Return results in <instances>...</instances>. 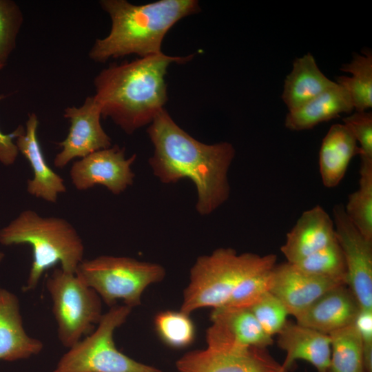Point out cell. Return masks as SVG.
Listing matches in <instances>:
<instances>
[{"mask_svg":"<svg viewBox=\"0 0 372 372\" xmlns=\"http://www.w3.org/2000/svg\"><path fill=\"white\" fill-rule=\"evenodd\" d=\"M147 133L154 146L149 165L161 182L191 180L197 193L196 209L202 216L227 201L230 194L228 171L236 154L230 143L209 145L196 140L165 109L149 125Z\"/></svg>","mask_w":372,"mask_h":372,"instance_id":"obj_1","label":"cell"},{"mask_svg":"<svg viewBox=\"0 0 372 372\" xmlns=\"http://www.w3.org/2000/svg\"><path fill=\"white\" fill-rule=\"evenodd\" d=\"M193 57L161 52L103 69L94 79V97L101 107L102 117L110 118L127 134L149 125L168 100V67L185 63Z\"/></svg>","mask_w":372,"mask_h":372,"instance_id":"obj_2","label":"cell"},{"mask_svg":"<svg viewBox=\"0 0 372 372\" xmlns=\"http://www.w3.org/2000/svg\"><path fill=\"white\" fill-rule=\"evenodd\" d=\"M111 20L109 34L97 39L88 55L105 63L135 54L138 58L160 54L164 38L180 20L200 11L196 0H159L134 5L126 0H101Z\"/></svg>","mask_w":372,"mask_h":372,"instance_id":"obj_3","label":"cell"},{"mask_svg":"<svg viewBox=\"0 0 372 372\" xmlns=\"http://www.w3.org/2000/svg\"><path fill=\"white\" fill-rule=\"evenodd\" d=\"M0 242L3 245L28 244L32 249L24 291L34 289L45 271L56 264L67 272L75 273L83 260V240L67 220L41 216L32 209L23 211L0 230Z\"/></svg>","mask_w":372,"mask_h":372,"instance_id":"obj_4","label":"cell"},{"mask_svg":"<svg viewBox=\"0 0 372 372\" xmlns=\"http://www.w3.org/2000/svg\"><path fill=\"white\" fill-rule=\"evenodd\" d=\"M276 260L275 254H239L230 247L199 256L190 269L180 310L190 315L202 308L222 307L243 280L273 269Z\"/></svg>","mask_w":372,"mask_h":372,"instance_id":"obj_5","label":"cell"},{"mask_svg":"<svg viewBox=\"0 0 372 372\" xmlns=\"http://www.w3.org/2000/svg\"><path fill=\"white\" fill-rule=\"evenodd\" d=\"M75 273L92 288L107 305L118 300L132 309L141 304L144 291L163 280L165 269L159 264L125 256H101L83 260Z\"/></svg>","mask_w":372,"mask_h":372,"instance_id":"obj_6","label":"cell"},{"mask_svg":"<svg viewBox=\"0 0 372 372\" xmlns=\"http://www.w3.org/2000/svg\"><path fill=\"white\" fill-rule=\"evenodd\" d=\"M131 310L124 304L111 307L96 328L63 354L52 372H162L116 348L114 333L125 322Z\"/></svg>","mask_w":372,"mask_h":372,"instance_id":"obj_7","label":"cell"},{"mask_svg":"<svg viewBox=\"0 0 372 372\" xmlns=\"http://www.w3.org/2000/svg\"><path fill=\"white\" fill-rule=\"evenodd\" d=\"M45 287L52 302L58 338L70 349L95 329L103 314L102 300L75 273L61 267L53 270Z\"/></svg>","mask_w":372,"mask_h":372,"instance_id":"obj_8","label":"cell"},{"mask_svg":"<svg viewBox=\"0 0 372 372\" xmlns=\"http://www.w3.org/2000/svg\"><path fill=\"white\" fill-rule=\"evenodd\" d=\"M333 220L346 264L347 285L360 309H372V240L352 223L343 204L333 208Z\"/></svg>","mask_w":372,"mask_h":372,"instance_id":"obj_9","label":"cell"},{"mask_svg":"<svg viewBox=\"0 0 372 372\" xmlns=\"http://www.w3.org/2000/svg\"><path fill=\"white\" fill-rule=\"evenodd\" d=\"M178 372H282L286 369L260 348L209 347L186 353L176 362Z\"/></svg>","mask_w":372,"mask_h":372,"instance_id":"obj_10","label":"cell"},{"mask_svg":"<svg viewBox=\"0 0 372 372\" xmlns=\"http://www.w3.org/2000/svg\"><path fill=\"white\" fill-rule=\"evenodd\" d=\"M63 116L70 126L65 138L57 143L61 150L54 160L56 167L62 168L74 158H82L112 145L101 125V107L94 96H87L79 107H67Z\"/></svg>","mask_w":372,"mask_h":372,"instance_id":"obj_11","label":"cell"},{"mask_svg":"<svg viewBox=\"0 0 372 372\" xmlns=\"http://www.w3.org/2000/svg\"><path fill=\"white\" fill-rule=\"evenodd\" d=\"M136 158V154L126 158L124 147L112 145L75 161L70 170L71 181L80 191L99 185L120 194L134 183L131 166Z\"/></svg>","mask_w":372,"mask_h":372,"instance_id":"obj_12","label":"cell"},{"mask_svg":"<svg viewBox=\"0 0 372 372\" xmlns=\"http://www.w3.org/2000/svg\"><path fill=\"white\" fill-rule=\"evenodd\" d=\"M206 333L207 347L267 349L273 342L249 309H214Z\"/></svg>","mask_w":372,"mask_h":372,"instance_id":"obj_13","label":"cell"},{"mask_svg":"<svg viewBox=\"0 0 372 372\" xmlns=\"http://www.w3.org/2000/svg\"><path fill=\"white\" fill-rule=\"evenodd\" d=\"M340 285L345 284L313 276L286 262L273 267L270 292L296 318L324 293Z\"/></svg>","mask_w":372,"mask_h":372,"instance_id":"obj_14","label":"cell"},{"mask_svg":"<svg viewBox=\"0 0 372 372\" xmlns=\"http://www.w3.org/2000/svg\"><path fill=\"white\" fill-rule=\"evenodd\" d=\"M38 125L36 114H29L25 127L16 137L15 144L33 170L32 179L28 180V192L47 202L56 203L59 194L66 192V186L63 178L51 169L45 159L38 140Z\"/></svg>","mask_w":372,"mask_h":372,"instance_id":"obj_15","label":"cell"},{"mask_svg":"<svg viewBox=\"0 0 372 372\" xmlns=\"http://www.w3.org/2000/svg\"><path fill=\"white\" fill-rule=\"evenodd\" d=\"M336 239L333 218L320 205L304 211L287 233L280 251L289 263H296Z\"/></svg>","mask_w":372,"mask_h":372,"instance_id":"obj_16","label":"cell"},{"mask_svg":"<svg viewBox=\"0 0 372 372\" xmlns=\"http://www.w3.org/2000/svg\"><path fill=\"white\" fill-rule=\"evenodd\" d=\"M347 285L330 289L296 317V323L329 334L353 323L360 310Z\"/></svg>","mask_w":372,"mask_h":372,"instance_id":"obj_17","label":"cell"},{"mask_svg":"<svg viewBox=\"0 0 372 372\" xmlns=\"http://www.w3.org/2000/svg\"><path fill=\"white\" fill-rule=\"evenodd\" d=\"M278 347L286 353L284 368L289 369L296 360H304L318 372H327L331 358L328 334L287 321L278 334Z\"/></svg>","mask_w":372,"mask_h":372,"instance_id":"obj_18","label":"cell"},{"mask_svg":"<svg viewBox=\"0 0 372 372\" xmlns=\"http://www.w3.org/2000/svg\"><path fill=\"white\" fill-rule=\"evenodd\" d=\"M43 348L41 340L25 332L17 297L0 287V360L27 359Z\"/></svg>","mask_w":372,"mask_h":372,"instance_id":"obj_19","label":"cell"},{"mask_svg":"<svg viewBox=\"0 0 372 372\" xmlns=\"http://www.w3.org/2000/svg\"><path fill=\"white\" fill-rule=\"evenodd\" d=\"M357 141L344 124H335L324 137L319 152V171L325 187L338 186L351 159L359 154Z\"/></svg>","mask_w":372,"mask_h":372,"instance_id":"obj_20","label":"cell"},{"mask_svg":"<svg viewBox=\"0 0 372 372\" xmlns=\"http://www.w3.org/2000/svg\"><path fill=\"white\" fill-rule=\"evenodd\" d=\"M353 110L348 92L336 83L306 103L289 111L285 125L291 131L309 130L320 123L339 116L341 113H350Z\"/></svg>","mask_w":372,"mask_h":372,"instance_id":"obj_21","label":"cell"},{"mask_svg":"<svg viewBox=\"0 0 372 372\" xmlns=\"http://www.w3.org/2000/svg\"><path fill=\"white\" fill-rule=\"evenodd\" d=\"M335 83L321 72L313 55L308 52L293 61V68L285 80L281 97L289 111H291Z\"/></svg>","mask_w":372,"mask_h":372,"instance_id":"obj_22","label":"cell"},{"mask_svg":"<svg viewBox=\"0 0 372 372\" xmlns=\"http://www.w3.org/2000/svg\"><path fill=\"white\" fill-rule=\"evenodd\" d=\"M342 71L352 76H340L336 83L348 92L356 112L372 107V53L364 49L362 54H355L352 61L343 64Z\"/></svg>","mask_w":372,"mask_h":372,"instance_id":"obj_23","label":"cell"},{"mask_svg":"<svg viewBox=\"0 0 372 372\" xmlns=\"http://www.w3.org/2000/svg\"><path fill=\"white\" fill-rule=\"evenodd\" d=\"M360 158L359 186L349 195L344 207L355 227L372 240V158Z\"/></svg>","mask_w":372,"mask_h":372,"instance_id":"obj_24","label":"cell"},{"mask_svg":"<svg viewBox=\"0 0 372 372\" xmlns=\"http://www.w3.org/2000/svg\"><path fill=\"white\" fill-rule=\"evenodd\" d=\"M328 335L331 358L327 372H366L362 344L353 323Z\"/></svg>","mask_w":372,"mask_h":372,"instance_id":"obj_25","label":"cell"},{"mask_svg":"<svg viewBox=\"0 0 372 372\" xmlns=\"http://www.w3.org/2000/svg\"><path fill=\"white\" fill-rule=\"evenodd\" d=\"M293 265L308 273L347 285L346 264L337 239Z\"/></svg>","mask_w":372,"mask_h":372,"instance_id":"obj_26","label":"cell"},{"mask_svg":"<svg viewBox=\"0 0 372 372\" xmlns=\"http://www.w3.org/2000/svg\"><path fill=\"white\" fill-rule=\"evenodd\" d=\"M154 322L158 335L170 347L185 348L194 340L195 325L189 315L180 310L161 311Z\"/></svg>","mask_w":372,"mask_h":372,"instance_id":"obj_27","label":"cell"},{"mask_svg":"<svg viewBox=\"0 0 372 372\" xmlns=\"http://www.w3.org/2000/svg\"><path fill=\"white\" fill-rule=\"evenodd\" d=\"M273 269L246 278L236 287L226 302L217 309L235 310L251 307L270 291Z\"/></svg>","mask_w":372,"mask_h":372,"instance_id":"obj_28","label":"cell"},{"mask_svg":"<svg viewBox=\"0 0 372 372\" xmlns=\"http://www.w3.org/2000/svg\"><path fill=\"white\" fill-rule=\"evenodd\" d=\"M23 21L19 6L12 0H0V65L5 66L16 47Z\"/></svg>","mask_w":372,"mask_h":372,"instance_id":"obj_29","label":"cell"},{"mask_svg":"<svg viewBox=\"0 0 372 372\" xmlns=\"http://www.w3.org/2000/svg\"><path fill=\"white\" fill-rule=\"evenodd\" d=\"M263 330L270 336L278 335L289 315L284 304L270 291L249 308Z\"/></svg>","mask_w":372,"mask_h":372,"instance_id":"obj_30","label":"cell"},{"mask_svg":"<svg viewBox=\"0 0 372 372\" xmlns=\"http://www.w3.org/2000/svg\"><path fill=\"white\" fill-rule=\"evenodd\" d=\"M343 123L360 144L359 155L372 158V113L355 112L344 118Z\"/></svg>","mask_w":372,"mask_h":372,"instance_id":"obj_31","label":"cell"},{"mask_svg":"<svg viewBox=\"0 0 372 372\" xmlns=\"http://www.w3.org/2000/svg\"><path fill=\"white\" fill-rule=\"evenodd\" d=\"M353 325L362 344L366 371L372 372V309H360Z\"/></svg>","mask_w":372,"mask_h":372,"instance_id":"obj_32","label":"cell"},{"mask_svg":"<svg viewBox=\"0 0 372 372\" xmlns=\"http://www.w3.org/2000/svg\"><path fill=\"white\" fill-rule=\"evenodd\" d=\"M5 97L3 94L0 95V101ZM23 127V125H19L10 134H3L0 130V163L2 164L10 165L15 162L19 150L13 140L19 135Z\"/></svg>","mask_w":372,"mask_h":372,"instance_id":"obj_33","label":"cell"},{"mask_svg":"<svg viewBox=\"0 0 372 372\" xmlns=\"http://www.w3.org/2000/svg\"><path fill=\"white\" fill-rule=\"evenodd\" d=\"M3 257H4L3 253L0 251V262L3 260Z\"/></svg>","mask_w":372,"mask_h":372,"instance_id":"obj_34","label":"cell"},{"mask_svg":"<svg viewBox=\"0 0 372 372\" xmlns=\"http://www.w3.org/2000/svg\"><path fill=\"white\" fill-rule=\"evenodd\" d=\"M3 68H4L3 65H0V71H1V70H3Z\"/></svg>","mask_w":372,"mask_h":372,"instance_id":"obj_35","label":"cell"},{"mask_svg":"<svg viewBox=\"0 0 372 372\" xmlns=\"http://www.w3.org/2000/svg\"><path fill=\"white\" fill-rule=\"evenodd\" d=\"M287 371H288L287 369H285L282 372H287Z\"/></svg>","mask_w":372,"mask_h":372,"instance_id":"obj_36","label":"cell"}]
</instances>
